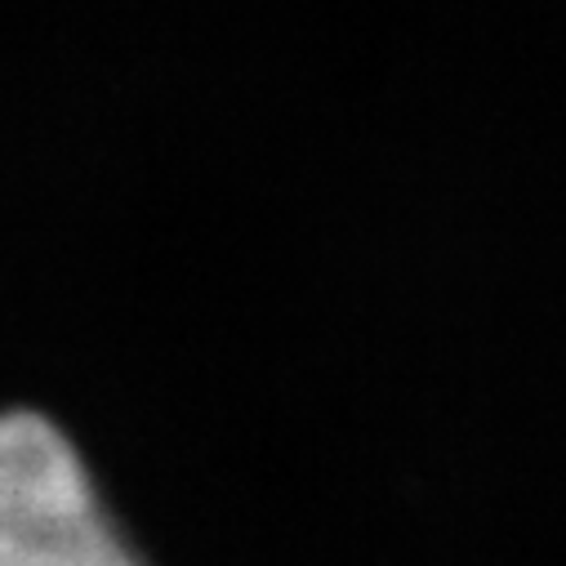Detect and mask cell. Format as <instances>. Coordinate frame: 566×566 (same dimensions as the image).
Instances as JSON below:
<instances>
[{"instance_id": "6da1fadb", "label": "cell", "mask_w": 566, "mask_h": 566, "mask_svg": "<svg viewBox=\"0 0 566 566\" xmlns=\"http://www.w3.org/2000/svg\"><path fill=\"white\" fill-rule=\"evenodd\" d=\"M0 566H138L72 442L32 410L0 415Z\"/></svg>"}]
</instances>
